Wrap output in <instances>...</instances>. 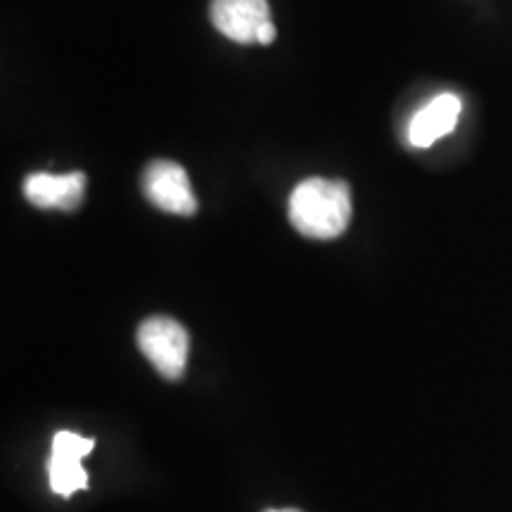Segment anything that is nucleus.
<instances>
[{"mask_svg": "<svg viewBox=\"0 0 512 512\" xmlns=\"http://www.w3.org/2000/svg\"><path fill=\"white\" fill-rule=\"evenodd\" d=\"M211 22L235 43H256L259 31L271 22L268 0H211Z\"/></svg>", "mask_w": 512, "mask_h": 512, "instance_id": "nucleus-5", "label": "nucleus"}, {"mask_svg": "<svg viewBox=\"0 0 512 512\" xmlns=\"http://www.w3.org/2000/svg\"><path fill=\"white\" fill-rule=\"evenodd\" d=\"M138 347L159 375L178 380L188 361V332L174 318H147L138 328Z\"/></svg>", "mask_w": 512, "mask_h": 512, "instance_id": "nucleus-2", "label": "nucleus"}, {"mask_svg": "<svg viewBox=\"0 0 512 512\" xmlns=\"http://www.w3.org/2000/svg\"><path fill=\"white\" fill-rule=\"evenodd\" d=\"M86 176L81 171L72 174H31L24 181V195L38 209L74 211L83 202Z\"/></svg>", "mask_w": 512, "mask_h": 512, "instance_id": "nucleus-6", "label": "nucleus"}, {"mask_svg": "<svg viewBox=\"0 0 512 512\" xmlns=\"http://www.w3.org/2000/svg\"><path fill=\"white\" fill-rule=\"evenodd\" d=\"M266 512H302V510H292L290 508V510H266Z\"/></svg>", "mask_w": 512, "mask_h": 512, "instance_id": "nucleus-9", "label": "nucleus"}, {"mask_svg": "<svg viewBox=\"0 0 512 512\" xmlns=\"http://www.w3.org/2000/svg\"><path fill=\"white\" fill-rule=\"evenodd\" d=\"M143 190L147 200L166 214L192 216L197 211V197L190 178L176 162H152L145 169Z\"/></svg>", "mask_w": 512, "mask_h": 512, "instance_id": "nucleus-3", "label": "nucleus"}, {"mask_svg": "<svg viewBox=\"0 0 512 512\" xmlns=\"http://www.w3.org/2000/svg\"><path fill=\"white\" fill-rule=\"evenodd\" d=\"M95 441L74 432H57L53 439V453L48 460V477L55 494L72 496L86 489L88 475L81 460L93 451Z\"/></svg>", "mask_w": 512, "mask_h": 512, "instance_id": "nucleus-4", "label": "nucleus"}, {"mask_svg": "<svg viewBox=\"0 0 512 512\" xmlns=\"http://www.w3.org/2000/svg\"><path fill=\"white\" fill-rule=\"evenodd\" d=\"M275 36H278V31H275V24L266 22L259 31V41H256V43H261V46H271V43L275 41Z\"/></svg>", "mask_w": 512, "mask_h": 512, "instance_id": "nucleus-8", "label": "nucleus"}, {"mask_svg": "<svg viewBox=\"0 0 512 512\" xmlns=\"http://www.w3.org/2000/svg\"><path fill=\"white\" fill-rule=\"evenodd\" d=\"M460 100L456 95L444 93L434 98L430 105H425L415 114L411 126H408V140L415 147H430L437 143L439 138L453 133L460 117Z\"/></svg>", "mask_w": 512, "mask_h": 512, "instance_id": "nucleus-7", "label": "nucleus"}, {"mask_svg": "<svg viewBox=\"0 0 512 512\" xmlns=\"http://www.w3.org/2000/svg\"><path fill=\"white\" fill-rule=\"evenodd\" d=\"M351 211V192L342 181L306 178L290 197V221L304 238H337L347 230Z\"/></svg>", "mask_w": 512, "mask_h": 512, "instance_id": "nucleus-1", "label": "nucleus"}]
</instances>
